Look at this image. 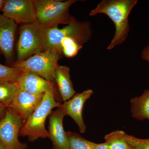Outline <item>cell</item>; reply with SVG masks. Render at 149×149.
Listing matches in <instances>:
<instances>
[{
    "label": "cell",
    "mask_w": 149,
    "mask_h": 149,
    "mask_svg": "<svg viewBox=\"0 0 149 149\" xmlns=\"http://www.w3.org/2000/svg\"><path fill=\"white\" fill-rule=\"evenodd\" d=\"M0 149H6L4 145L1 140H0Z\"/></svg>",
    "instance_id": "cell-26"
},
{
    "label": "cell",
    "mask_w": 149,
    "mask_h": 149,
    "mask_svg": "<svg viewBox=\"0 0 149 149\" xmlns=\"http://www.w3.org/2000/svg\"><path fill=\"white\" fill-rule=\"evenodd\" d=\"M141 56L143 59L149 63V45L143 49Z\"/></svg>",
    "instance_id": "cell-22"
},
{
    "label": "cell",
    "mask_w": 149,
    "mask_h": 149,
    "mask_svg": "<svg viewBox=\"0 0 149 149\" xmlns=\"http://www.w3.org/2000/svg\"><path fill=\"white\" fill-rule=\"evenodd\" d=\"M47 27L38 20L22 25L17 44L16 62L23 61L31 56L45 50V35Z\"/></svg>",
    "instance_id": "cell-4"
},
{
    "label": "cell",
    "mask_w": 149,
    "mask_h": 149,
    "mask_svg": "<svg viewBox=\"0 0 149 149\" xmlns=\"http://www.w3.org/2000/svg\"><path fill=\"white\" fill-rule=\"evenodd\" d=\"M61 104L57 100L53 93H45L41 103L22 127L19 136L27 137L30 142H34L40 138H49V133L45 125L46 119L52 110L60 107Z\"/></svg>",
    "instance_id": "cell-2"
},
{
    "label": "cell",
    "mask_w": 149,
    "mask_h": 149,
    "mask_svg": "<svg viewBox=\"0 0 149 149\" xmlns=\"http://www.w3.org/2000/svg\"><path fill=\"white\" fill-rule=\"evenodd\" d=\"M132 116L139 120H149V89L130 101Z\"/></svg>",
    "instance_id": "cell-15"
},
{
    "label": "cell",
    "mask_w": 149,
    "mask_h": 149,
    "mask_svg": "<svg viewBox=\"0 0 149 149\" xmlns=\"http://www.w3.org/2000/svg\"><path fill=\"white\" fill-rule=\"evenodd\" d=\"M1 52H0V55H1Z\"/></svg>",
    "instance_id": "cell-27"
},
{
    "label": "cell",
    "mask_w": 149,
    "mask_h": 149,
    "mask_svg": "<svg viewBox=\"0 0 149 149\" xmlns=\"http://www.w3.org/2000/svg\"><path fill=\"white\" fill-rule=\"evenodd\" d=\"M70 68L65 65H58L54 73V80L62 101L64 102L71 98L76 93L70 79Z\"/></svg>",
    "instance_id": "cell-14"
},
{
    "label": "cell",
    "mask_w": 149,
    "mask_h": 149,
    "mask_svg": "<svg viewBox=\"0 0 149 149\" xmlns=\"http://www.w3.org/2000/svg\"><path fill=\"white\" fill-rule=\"evenodd\" d=\"M92 146L93 149H109L104 143L97 144L93 142Z\"/></svg>",
    "instance_id": "cell-24"
},
{
    "label": "cell",
    "mask_w": 149,
    "mask_h": 149,
    "mask_svg": "<svg viewBox=\"0 0 149 149\" xmlns=\"http://www.w3.org/2000/svg\"><path fill=\"white\" fill-rule=\"evenodd\" d=\"M18 88L17 81L0 82V103L10 107Z\"/></svg>",
    "instance_id": "cell-17"
},
{
    "label": "cell",
    "mask_w": 149,
    "mask_h": 149,
    "mask_svg": "<svg viewBox=\"0 0 149 149\" xmlns=\"http://www.w3.org/2000/svg\"><path fill=\"white\" fill-rule=\"evenodd\" d=\"M62 56L63 55L57 51L47 49L35 54L23 61L15 62L11 66L22 72H33L54 82L58 62Z\"/></svg>",
    "instance_id": "cell-6"
},
{
    "label": "cell",
    "mask_w": 149,
    "mask_h": 149,
    "mask_svg": "<svg viewBox=\"0 0 149 149\" xmlns=\"http://www.w3.org/2000/svg\"><path fill=\"white\" fill-rule=\"evenodd\" d=\"M22 72L13 67L0 63V82L17 81Z\"/></svg>",
    "instance_id": "cell-20"
},
{
    "label": "cell",
    "mask_w": 149,
    "mask_h": 149,
    "mask_svg": "<svg viewBox=\"0 0 149 149\" xmlns=\"http://www.w3.org/2000/svg\"><path fill=\"white\" fill-rule=\"evenodd\" d=\"M1 10L3 15L17 24H31L37 20L34 0H7Z\"/></svg>",
    "instance_id": "cell-8"
},
{
    "label": "cell",
    "mask_w": 149,
    "mask_h": 149,
    "mask_svg": "<svg viewBox=\"0 0 149 149\" xmlns=\"http://www.w3.org/2000/svg\"><path fill=\"white\" fill-rule=\"evenodd\" d=\"M19 88L36 95H44L47 92H52L56 100L58 95L56 92L53 82L49 81L32 72H22L17 81Z\"/></svg>",
    "instance_id": "cell-9"
},
{
    "label": "cell",
    "mask_w": 149,
    "mask_h": 149,
    "mask_svg": "<svg viewBox=\"0 0 149 149\" xmlns=\"http://www.w3.org/2000/svg\"><path fill=\"white\" fill-rule=\"evenodd\" d=\"M58 26L56 25L47 28L45 50H54L63 55L61 44L65 38L72 37L83 45L90 41L93 35L90 22L79 21L74 17L72 22L65 27L58 28Z\"/></svg>",
    "instance_id": "cell-3"
},
{
    "label": "cell",
    "mask_w": 149,
    "mask_h": 149,
    "mask_svg": "<svg viewBox=\"0 0 149 149\" xmlns=\"http://www.w3.org/2000/svg\"><path fill=\"white\" fill-rule=\"evenodd\" d=\"M66 116L61 108H58L49 115V138L53 145V149H68L69 141L63 128V120Z\"/></svg>",
    "instance_id": "cell-10"
},
{
    "label": "cell",
    "mask_w": 149,
    "mask_h": 149,
    "mask_svg": "<svg viewBox=\"0 0 149 149\" xmlns=\"http://www.w3.org/2000/svg\"><path fill=\"white\" fill-rule=\"evenodd\" d=\"M24 122L21 116L10 107H7L0 122V140L6 149H28L27 144L19 140V132Z\"/></svg>",
    "instance_id": "cell-7"
},
{
    "label": "cell",
    "mask_w": 149,
    "mask_h": 149,
    "mask_svg": "<svg viewBox=\"0 0 149 149\" xmlns=\"http://www.w3.org/2000/svg\"><path fill=\"white\" fill-rule=\"evenodd\" d=\"M69 147L68 149H93V142L88 141L77 133L66 132Z\"/></svg>",
    "instance_id": "cell-19"
},
{
    "label": "cell",
    "mask_w": 149,
    "mask_h": 149,
    "mask_svg": "<svg viewBox=\"0 0 149 149\" xmlns=\"http://www.w3.org/2000/svg\"><path fill=\"white\" fill-rule=\"evenodd\" d=\"M123 130H116L107 134L104 137L105 144L109 149H131Z\"/></svg>",
    "instance_id": "cell-16"
},
{
    "label": "cell",
    "mask_w": 149,
    "mask_h": 149,
    "mask_svg": "<svg viewBox=\"0 0 149 149\" xmlns=\"http://www.w3.org/2000/svg\"><path fill=\"white\" fill-rule=\"evenodd\" d=\"M83 47V44L72 37L65 38L61 44L63 55L68 58L75 56Z\"/></svg>",
    "instance_id": "cell-18"
},
{
    "label": "cell",
    "mask_w": 149,
    "mask_h": 149,
    "mask_svg": "<svg viewBox=\"0 0 149 149\" xmlns=\"http://www.w3.org/2000/svg\"><path fill=\"white\" fill-rule=\"evenodd\" d=\"M6 1H4V0H0V10H1L2 9Z\"/></svg>",
    "instance_id": "cell-25"
},
{
    "label": "cell",
    "mask_w": 149,
    "mask_h": 149,
    "mask_svg": "<svg viewBox=\"0 0 149 149\" xmlns=\"http://www.w3.org/2000/svg\"><path fill=\"white\" fill-rule=\"evenodd\" d=\"M17 27L13 20L0 15V52L8 63L13 60Z\"/></svg>",
    "instance_id": "cell-12"
},
{
    "label": "cell",
    "mask_w": 149,
    "mask_h": 149,
    "mask_svg": "<svg viewBox=\"0 0 149 149\" xmlns=\"http://www.w3.org/2000/svg\"><path fill=\"white\" fill-rule=\"evenodd\" d=\"M137 0H103L90 12V16L106 15L113 22L115 32L107 49L111 50L124 42L130 32L128 17Z\"/></svg>",
    "instance_id": "cell-1"
},
{
    "label": "cell",
    "mask_w": 149,
    "mask_h": 149,
    "mask_svg": "<svg viewBox=\"0 0 149 149\" xmlns=\"http://www.w3.org/2000/svg\"><path fill=\"white\" fill-rule=\"evenodd\" d=\"M93 90H87L80 93H76L71 98L63 102L60 108L66 115L70 116L78 126L80 133H85L86 126L83 119V107L85 102L93 95Z\"/></svg>",
    "instance_id": "cell-11"
},
{
    "label": "cell",
    "mask_w": 149,
    "mask_h": 149,
    "mask_svg": "<svg viewBox=\"0 0 149 149\" xmlns=\"http://www.w3.org/2000/svg\"><path fill=\"white\" fill-rule=\"evenodd\" d=\"M125 136L130 149H149V139H139L127 133Z\"/></svg>",
    "instance_id": "cell-21"
},
{
    "label": "cell",
    "mask_w": 149,
    "mask_h": 149,
    "mask_svg": "<svg viewBox=\"0 0 149 149\" xmlns=\"http://www.w3.org/2000/svg\"><path fill=\"white\" fill-rule=\"evenodd\" d=\"M7 107L5 105L0 103V122L5 116Z\"/></svg>",
    "instance_id": "cell-23"
},
{
    "label": "cell",
    "mask_w": 149,
    "mask_h": 149,
    "mask_svg": "<svg viewBox=\"0 0 149 149\" xmlns=\"http://www.w3.org/2000/svg\"><path fill=\"white\" fill-rule=\"evenodd\" d=\"M44 95H36L19 88L10 107L21 116L24 123L41 103Z\"/></svg>",
    "instance_id": "cell-13"
},
{
    "label": "cell",
    "mask_w": 149,
    "mask_h": 149,
    "mask_svg": "<svg viewBox=\"0 0 149 149\" xmlns=\"http://www.w3.org/2000/svg\"><path fill=\"white\" fill-rule=\"evenodd\" d=\"M37 20L49 28L59 24H69L74 17L69 8L76 0H34Z\"/></svg>",
    "instance_id": "cell-5"
}]
</instances>
